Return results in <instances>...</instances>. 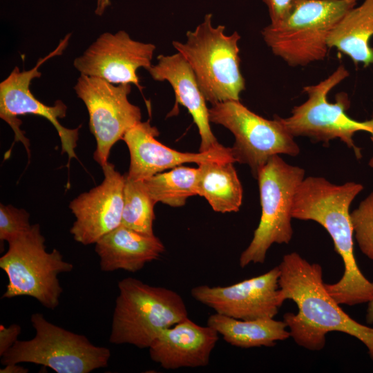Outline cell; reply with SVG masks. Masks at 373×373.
Segmentation results:
<instances>
[{"mask_svg": "<svg viewBox=\"0 0 373 373\" xmlns=\"http://www.w3.org/2000/svg\"><path fill=\"white\" fill-rule=\"evenodd\" d=\"M30 214L23 209L0 204V240L9 242L28 231Z\"/></svg>", "mask_w": 373, "mask_h": 373, "instance_id": "26", "label": "cell"}, {"mask_svg": "<svg viewBox=\"0 0 373 373\" xmlns=\"http://www.w3.org/2000/svg\"><path fill=\"white\" fill-rule=\"evenodd\" d=\"M198 173V168L178 166L169 171L158 173L144 182L155 203L178 207L183 206L189 197L197 195Z\"/></svg>", "mask_w": 373, "mask_h": 373, "instance_id": "23", "label": "cell"}, {"mask_svg": "<svg viewBox=\"0 0 373 373\" xmlns=\"http://www.w3.org/2000/svg\"><path fill=\"white\" fill-rule=\"evenodd\" d=\"M305 178V170L285 162L278 155L269 158L259 171L261 218L249 246L242 251L241 267L263 263L274 243L288 244L293 236L291 210L296 189Z\"/></svg>", "mask_w": 373, "mask_h": 373, "instance_id": "9", "label": "cell"}, {"mask_svg": "<svg viewBox=\"0 0 373 373\" xmlns=\"http://www.w3.org/2000/svg\"><path fill=\"white\" fill-rule=\"evenodd\" d=\"M349 75L350 72L343 65L338 66L318 84L303 87V91L307 94V99L294 106L290 116L285 118L276 116L294 137H307L325 144L338 138L354 151L357 159H361V149L355 145L353 137L358 131L372 134L373 117L363 122L350 117L346 111L350 107V101L345 93L337 94L334 103L327 100L329 91Z\"/></svg>", "mask_w": 373, "mask_h": 373, "instance_id": "7", "label": "cell"}, {"mask_svg": "<svg viewBox=\"0 0 373 373\" xmlns=\"http://www.w3.org/2000/svg\"><path fill=\"white\" fill-rule=\"evenodd\" d=\"M102 168L104 175L102 183L69 204L75 218L70 233L75 241L84 245L95 244L122 222L125 175L109 162Z\"/></svg>", "mask_w": 373, "mask_h": 373, "instance_id": "15", "label": "cell"}, {"mask_svg": "<svg viewBox=\"0 0 373 373\" xmlns=\"http://www.w3.org/2000/svg\"><path fill=\"white\" fill-rule=\"evenodd\" d=\"M159 131L149 120L140 122L123 136L130 153V166L126 176L133 180H144L164 170L186 163L200 164L207 162H236L231 149L223 146L208 151L182 153L156 140Z\"/></svg>", "mask_w": 373, "mask_h": 373, "instance_id": "16", "label": "cell"}, {"mask_svg": "<svg viewBox=\"0 0 373 373\" xmlns=\"http://www.w3.org/2000/svg\"><path fill=\"white\" fill-rule=\"evenodd\" d=\"M373 0H364L347 12L328 39L329 48H336L354 64L373 65Z\"/></svg>", "mask_w": 373, "mask_h": 373, "instance_id": "20", "label": "cell"}, {"mask_svg": "<svg viewBox=\"0 0 373 373\" xmlns=\"http://www.w3.org/2000/svg\"><path fill=\"white\" fill-rule=\"evenodd\" d=\"M278 266L267 272L225 287L200 285L193 298L222 315L251 321L274 318L285 301L279 287Z\"/></svg>", "mask_w": 373, "mask_h": 373, "instance_id": "14", "label": "cell"}, {"mask_svg": "<svg viewBox=\"0 0 373 373\" xmlns=\"http://www.w3.org/2000/svg\"><path fill=\"white\" fill-rule=\"evenodd\" d=\"M365 319L367 323L373 324V300L368 303Z\"/></svg>", "mask_w": 373, "mask_h": 373, "instance_id": "31", "label": "cell"}, {"mask_svg": "<svg viewBox=\"0 0 373 373\" xmlns=\"http://www.w3.org/2000/svg\"><path fill=\"white\" fill-rule=\"evenodd\" d=\"M164 249L154 234L140 233L122 224L101 238L95 248L102 271L130 272H136L158 259Z\"/></svg>", "mask_w": 373, "mask_h": 373, "instance_id": "19", "label": "cell"}, {"mask_svg": "<svg viewBox=\"0 0 373 373\" xmlns=\"http://www.w3.org/2000/svg\"><path fill=\"white\" fill-rule=\"evenodd\" d=\"M111 4V0H97L95 14L97 16H102Z\"/></svg>", "mask_w": 373, "mask_h": 373, "instance_id": "30", "label": "cell"}, {"mask_svg": "<svg viewBox=\"0 0 373 373\" xmlns=\"http://www.w3.org/2000/svg\"><path fill=\"white\" fill-rule=\"evenodd\" d=\"M110 343L149 348L165 329L188 318L181 296L128 277L118 283Z\"/></svg>", "mask_w": 373, "mask_h": 373, "instance_id": "5", "label": "cell"}, {"mask_svg": "<svg viewBox=\"0 0 373 373\" xmlns=\"http://www.w3.org/2000/svg\"><path fill=\"white\" fill-rule=\"evenodd\" d=\"M155 204L144 180H133L125 175L122 225L145 234H154Z\"/></svg>", "mask_w": 373, "mask_h": 373, "instance_id": "24", "label": "cell"}, {"mask_svg": "<svg viewBox=\"0 0 373 373\" xmlns=\"http://www.w3.org/2000/svg\"><path fill=\"white\" fill-rule=\"evenodd\" d=\"M70 38V34L66 35L52 52L39 58L31 69L21 70L15 66L0 83V117L14 132L13 144L20 142L29 157L30 141L21 129L22 122L18 116L31 114L44 117L54 126L61 140V153L68 154V162L73 157L77 158L75 150L80 126L71 129L59 122V119L66 115V105L61 100H57L52 106L46 105L38 100L30 88L32 80L41 76L39 68L51 58L61 55L68 46Z\"/></svg>", "mask_w": 373, "mask_h": 373, "instance_id": "11", "label": "cell"}, {"mask_svg": "<svg viewBox=\"0 0 373 373\" xmlns=\"http://www.w3.org/2000/svg\"><path fill=\"white\" fill-rule=\"evenodd\" d=\"M155 48L153 44L133 39L124 30L105 32L74 59L73 66L80 74L114 84H134L142 90L137 70L152 66Z\"/></svg>", "mask_w": 373, "mask_h": 373, "instance_id": "13", "label": "cell"}, {"mask_svg": "<svg viewBox=\"0 0 373 373\" xmlns=\"http://www.w3.org/2000/svg\"><path fill=\"white\" fill-rule=\"evenodd\" d=\"M157 60L156 64H153L148 71L154 80L166 81L171 85L176 104L184 106L192 116L201 137L200 152L222 146L212 133L207 100L186 59L177 52L160 55Z\"/></svg>", "mask_w": 373, "mask_h": 373, "instance_id": "18", "label": "cell"}, {"mask_svg": "<svg viewBox=\"0 0 373 373\" xmlns=\"http://www.w3.org/2000/svg\"><path fill=\"white\" fill-rule=\"evenodd\" d=\"M218 334L188 317L160 333L149 347L150 357L166 370L204 367L209 363Z\"/></svg>", "mask_w": 373, "mask_h": 373, "instance_id": "17", "label": "cell"}, {"mask_svg": "<svg viewBox=\"0 0 373 373\" xmlns=\"http://www.w3.org/2000/svg\"><path fill=\"white\" fill-rule=\"evenodd\" d=\"M370 139H371V141L372 142V144H373V133H372V134H370ZM368 164H369V166H370L371 168H373V155H372V157L370 159L369 162H368Z\"/></svg>", "mask_w": 373, "mask_h": 373, "instance_id": "32", "label": "cell"}, {"mask_svg": "<svg viewBox=\"0 0 373 373\" xmlns=\"http://www.w3.org/2000/svg\"><path fill=\"white\" fill-rule=\"evenodd\" d=\"M363 189L361 184L354 182L337 185L323 177L309 176L298 186L293 202L292 218L314 220L322 225L342 258L344 272L341 279L325 283L340 305L353 306L373 300V283L362 274L354 256L350 213L352 202Z\"/></svg>", "mask_w": 373, "mask_h": 373, "instance_id": "2", "label": "cell"}, {"mask_svg": "<svg viewBox=\"0 0 373 373\" xmlns=\"http://www.w3.org/2000/svg\"><path fill=\"white\" fill-rule=\"evenodd\" d=\"M350 219L361 251L373 260V191L350 213Z\"/></svg>", "mask_w": 373, "mask_h": 373, "instance_id": "25", "label": "cell"}, {"mask_svg": "<svg viewBox=\"0 0 373 373\" xmlns=\"http://www.w3.org/2000/svg\"><path fill=\"white\" fill-rule=\"evenodd\" d=\"M278 267L282 296L285 300H293L298 309L297 314L283 316L296 344L309 350H321L329 332H343L363 343L373 361V327L351 318L328 293L321 265L291 252L283 256Z\"/></svg>", "mask_w": 373, "mask_h": 373, "instance_id": "1", "label": "cell"}, {"mask_svg": "<svg viewBox=\"0 0 373 373\" xmlns=\"http://www.w3.org/2000/svg\"><path fill=\"white\" fill-rule=\"evenodd\" d=\"M21 331V326L17 324H12L8 327L0 325V356L18 341Z\"/></svg>", "mask_w": 373, "mask_h": 373, "instance_id": "28", "label": "cell"}, {"mask_svg": "<svg viewBox=\"0 0 373 373\" xmlns=\"http://www.w3.org/2000/svg\"><path fill=\"white\" fill-rule=\"evenodd\" d=\"M209 120L229 129L234 135L231 148L235 161L247 164L256 178L259 171L275 155L296 156L300 148L276 115L265 119L250 111L239 100H229L209 108Z\"/></svg>", "mask_w": 373, "mask_h": 373, "instance_id": "10", "label": "cell"}, {"mask_svg": "<svg viewBox=\"0 0 373 373\" xmlns=\"http://www.w3.org/2000/svg\"><path fill=\"white\" fill-rule=\"evenodd\" d=\"M207 325L227 343L241 348L272 347L290 337L285 322L274 318L245 321L216 313L208 318Z\"/></svg>", "mask_w": 373, "mask_h": 373, "instance_id": "21", "label": "cell"}, {"mask_svg": "<svg viewBox=\"0 0 373 373\" xmlns=\"http://www.w3.org/2000/svg\"><path fill=\"white\" fill-rule=\"evenodd\" d=\"M225 26L212 25V15H205L194 30L186 32L184 43L173 41V46L192 69L207 101L212 105L239 100L245 89L240 68L237 31L227 35Z\"/></svg>", "mask_w": 373, "mask_h": 373, "instance_id": "4", "label": "cell"}, {"mask_svg": "<svg viewBox=\"0 0 373 373\" xmlns=\"http://www.w3.org/2000/svg\"><path fill=\"white\" fill-rule=\"evenodd\" d=\"M358 0H296L288 15L261 31L262 38L287 65L305 66L325 59L328 39Z\"/></svg>", "mask_w": 373, "mask_h": 373, "instance_id": "3", "label": "cell"}, {"mask_svg": "<svg viewBox=\"0 0 373 373\" xmlns=\"http://www.w3.org/2000/svg\"><path fill=\"white\" fill-rule=\"evenodd\" d=\"M30 322L35 336L17 341L1 356L2 365L31 363L57 373H89L108 366L111 352L107 347L51 323L40 313L32 314Z\"/></svg>", "mask_w": 373, "mask_h": 373, "instance_id": "8", "label": "cell"}, {"mask_svg": "<svg viewBox=\"0 0 373 373\" xmlns=\"http://www.w3.org/2000/svg\"><path fill=\"white\" fill-rule=\"evenodd\" d=\"M266 5L270 23L281 21L289 12L296 0H262Z\"/></svg>", "mask_w": 373, "mask_h": 373, "instance_id": "27", "label": "cell"}, {"mask_svg": "<svg viewBox=\"0 0 373 373\" xmlns=\"http://www.w3.org/2000/svg\"><path fill=\"white\" fill-rule=\"evenodd\" d=\"M232 162L198 164L197 195L204 197L217 212H236L242 201V187Z\"/></svg>", "mask_w": 373, "mask_h": 373, "instance_id": "22", "label": "cell"}, {"mask_svg": "<svg viewBox=\"0 0 373 373\" xmlns=\"http://www.w3.org/2000/svg\"><path fill=\"white\" fill-rule=\"evenodd\" d=\"M74 90L88 111L90 131L96 140L93 158L102 166L108 162L113 146L141 122V110L128 99L130 84H114L80 74Z\"/></svg>", "mask_w": 373, "mask_h": 373, "instance_id": "12", "label": "cell"}, {"mask_svg": "<svg viewBox=\"0 0 373 373\" xmlns=\"http://www.w3.org/2000/svg\"><path fill=\"white\" fill-rule=\"evenodd\" d=\"M28 369L19 365V363H9L0 369L1 373H27Z\"/></svg>", "mask_w": 373, "mask_h": 373, "instance_id": "29", "label": "cell"}, {"mask_svg": "<svg viewBox=\"0 0 373 373\" xmlns=\"http://www.w3.org/2000/svg\"><path fill=\"white\" fill-rule=\"evenodd\" d=\"M8 243V251L0 258V267L8 279L2 298L30 296L55 309L63 291L58 276L70 272L73 265L65 261L57 249L46 250L38 224Z\"/></svg>", "mask_w": 373, "mask_h": 373, "instance_id": "6", "label": "cell"}]
</instances>
